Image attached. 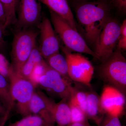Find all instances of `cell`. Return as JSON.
Wrapping results in <instances>:
<instances>
[{
    "label": "cell",
    "mask_w": 126,
    "mask_h": 126,
    "mask_svg": "<svg viewBox=\"0 0 126 126\" xmlns=\"http://www.w3.org/2000/svg\"><path fill=\"white\" fill-rule=\"evenodd\" d=\"M38 85L50 94L61 99L69 100L74 88L70 82L65 79L48 65L45 73L39 79Z\"/></svg>",
    "instance_id": "8"
},
{
    "label": "cell",
    "mask_w": 126,
    "mask_h": 126,
    "mask_svg": "<svg viewBox=\"0 0 126 126\" xmlns=\"http://www.w3.org/2000/svg\"><path fill=\"white\" fill-rule=\"evenodd\" d=\"M118 48L119 49H126V20H124L120 26V35L118 42Z\"/></svg>",
    "instance_id": "25"
},
{
    "label": "cell",
    "mask_w": 126,
    "mask_h": 126,
    "mask_svg": "<svg viewBox=\"0 0 126 126\" xmlns=\"http://www.w3.org/2000/svg\"><path fill=\"white\" fill-rule=\"evenodd\" d=\"M68 102L71 113V122L73 123L83 122L85 118V113L72 102L68 100Z\"/></svg>",
    "instance_id": "22"
},
{
    "label": "cell",
    "mask_w": 126,
    "mask_h": 126,
    "mask_svg": "<svg viewBox=\"0 0 126 126\" xmlns=\"http://www.w3.org/2000/svg\"><path fill=\"white\" fill-rule=\"evenodd\" d=\"M39 28L40 44L39 49L43 58L47 59L51 55L59 52V43L52 23L47 17L43 18Z\"/></svg>",
    "instance_id": "9"
},
{
    "label": "cell",
    "mask_w": 126,
    "mask_h": 126,
    "mask_svg": "<svg viewBox=\"0 0 126 126\" xmlns=\"http://www.w3.org/2000/svg\"><path fill=\"white\" fill-rule=\"evenodd\" d=\"M99 76L108 85L126 94V60L118 48L98 69Z\"/></svg>",
    "instance_id": "2"
},
{
    "label": "cell",
    "mask_w": 126,
    "mask_h": 126,
    "mask_svg": "<svg viewBox=\"0 0 126 126\" xmlns=\"http://www.w3.org/2000/svg\"><path fill=\"white\" fill-rule=\"evenodd\" d=\"M113 5L117 7L119 11H126V0H113Z\"/></svg>",
    "instance_id": "27"
},
{
    "label": "cell",
    "mask_w": 126,
    "mask_h": 126,
    "mask_svg": "<svg viewBox=\"0 0 126 126\" xmlns=\"http://www.w3.org/2000/svg\"><path fill=\"white\" fill-rule=\"evenodd\" d=\"M43 58L36 46L17 74L21 77L29 79L35 66L44 61Z\"/></svg>",
    "instance_id": "16"
},
{
    "label": "cell",
    "mask_w": 126,
    "mask_h": 126,
    "mask_svg": "<svg viewBox=\"0 0 126 126\" xmlns=\"http://www.w3.org/2000/svg\"><path fill=\"white\" fill-rule=\"evenodd\" d=\"M31 112L38 115L41 118L47 121L54 118L47 101V96L41 92H34L30 104Z\"/></svg>",
    "instance_id": "13"
},
{
    "label": "cell",
    "mask_w": 126,
    "mask_h": 126,
    "mask_svg": "<svg viewBox=\"0 0 126 126\" xmlns=\"http://www.w3.org/2000/svg\"><path fill=\"white\" fill-rule=\"evenodd\" d=\"M69 100L78 106L85 113L87 93L77 90L74 87Z\"/></svg>",
    "instance_id": "20"
},
{
    "label": "cell",
    "mask_w": 126,
    "mask_h": 126,
    "mask_svg": "<svg viewBox=\"0 0 126 126\" xmlns=\"http://www.w3.org/2000/svg\"><path fill=\"white\" fill-rule=\"evenodd\" d=\"M70 126H85L82 122L74 123Z\"/></svg>",
    "instance_id": "31"
},
{
    "label": "cell",
    "mask_w": 126,
    "mask_h": 126,
    "mask_svg": "<svg viewBox=\"0 0 126 126\" xmlns=\"http://www.w3.org/2000/svg\"><path fill=\"white\" fill-rule=\"evenodd\" d=\"M8 80L10 81V92L14 102H16V107L22 115L30 113V104L35 92V86L29 79L21 77L14 69Z\"/></svg>",
    "instance_id": "5"
},
{
    "label": "cell",
    "mask_w": 126,
    "mask_h": 126,
    "mask_svg": "<svg viewBox=\"0 0 126 126\" xmlns=\"http://www.w3.org/2000/svg\"><path fill=\"white\" fill-rule=\"evenodd\" d=\"M7 114L5 115L4 113H3L0 110V117L4 116H6V115H7Z\"/></svg>",
    "instance_id": "33"
},
{
    "label": "cell",
    "mask_w": 126,
    "mask_h": 126,
    "mask_svg": "<svg viewBox=\"0 0 126 126\" xmlns=\"http://www.w3.org/2000/svg\"><path fill=\"white\" fill-rule=\"evenodd\" d=\"M68 99H63L61 101L52 104L51 111L54 118L61 126H65L71 122V113Z\"/></svg>",
    "instance_id": "14"
},
{
    "label": "cell",
    "mask_w": 126,
    "mask_h": 126,
    "mask_svg": "<svg viewBox=\"0 0 126 126\" xmlns=\"http://www.w3.org/2000/svg\"><path fill=\"white\" fill-rule=\"evenodd\" d=\"M38 35L34 31L24 30L18 32L14 36L12 48L11 65L17 73L36 46Z\"/></svg>",
    "instance_id": "4"
},
{
    "label": "cell",
    "mask_w": 126,
    "mask_h": 126,
    "mask_svg": "<svg viewBox=\"0 0 126 126\" xmlns=\"http://www.w3.org/2000/svg\"><path fill=\"white\" fill-rule=\"evenodd\" d=\"M48 65L47 63L44 61L36 64L32 70L29 79L35 87L38 85L39 79L45 73Z\"/></svg>",
    "instance_id": "21"
},
{
    "label": "cell",
    "mask_w": 126,
    "mask_h": 126,
    "mask_svg": "<svg viewBox=\"0 0 126 126\" xmlns=\"http://www.w3.org/2000/svg\"><path fill=\"white\" fill-rule=\"evenodd\" d=\"M94 0H74V2H83V1H89ZM111 2L112 4L113 5V0H109Z\"/></svg>",
    "instance_id": "32"
},
{
    "label": "cell",
    "mask_w": 126,
    "mask_h": 126,
    "mask_svg": "<svg viewBox=\"0 0 126 126\" xmlns=\"http://www.w3.org/2000/svg\"><path fill=\"white\" fill-rule=\"evenodd\" d=\"M7 115L4 116L0 117V126H3L7 117Z\"/></svg>",
    "instance_id": "30"
},
{
    "label": "cell",
    "mask_w": 126,
    "mask_h": 126,
    "mask_svg": "<svg viewBox=\"0 0 126 126\" xmlns=\"http://www.w3.org/2000/svg\"><path fill=\"white\" fill-rule=\"evenodd\" d=\"M0 99L8 110L14 107L15 102L10 92V84L7 79L0 74Z\"/></svg>",
    "instance_id": "19"
},
{
    "label": "cell",
    "mask_w": 126,
    "mask_h": 126,
    "mask_svg": "<svg viewBox=\"0 0 126 126\" xmlns=\"http://www.w3.org/2000/svg\"><path fill=\"white\" fill-rule=\"evenodd\" d=\"M100 98L104 111L110 116L117 117L123 111L126 104V96L116 88L106 85Z\"/></svg>",
    "instance_id": "10"
},
{
    "label": "cell",
    "mask_w": 126,
    "mask_h": 126,
    "mask_svg": "<svg viewBox=\"0 0 126 126\" xmlns=\"http://www.w3.org/2000/svg\"><path fill=\"white\" fill-rule=\"evenodd\" d=\"M4 30L2 26L0 24V48L3 47L4 45L5 41L3 37Z\"/></svg>",
    "instance_id": "29"
},
{
    "label": "cell",
    "mask_w": 126,
    "mask_h": 126,
    "mask_svg": "<svg viewBox=\"0 0 126 126\" xmlns=\"http://www.w3.org/2000/svg\"><path fill=\"white\" fill-rule=\"evenodd\" d=\"M51 22L55 32L63 41L65 47L70 51L83 53L94 57V51L78 31L74 29L60 16L49 10Z\"/></svg>",
    "instance_id": "3"
},
{
    "label": "cell",
    "mask_w": 126,
    "mask_h": 126,
    "mask_svg": "<svg viewBox=\"0 0 126 126\" xmlns=\"http://www.w3.org/2000/svg\"><path fill=\"white\" fill-rule=\"evenodd\" d=\"M103 126H121L118 117L111 116L104 123Z\"/></svg>",
    "instance_id": "26"
},
{
    "label": "cell",
    "mask_w": 126,
    "mask_h": 126,
    "mask_svg": "<svg viewBox=\"0 0 126 126\" xmlns=\"http://www.w3.org/2000/svg\"><path fill=\"white\" fill-rule=\"evenodd\" d=\"M14 69L7 59L3 54L0 53V74L7 80L10 74Z\"/></svg>",
    "instance_id": "24"
},
{
    "label": "cell",
    "mask_w": 126,
    "mask_h": 126,
    "mask_svg": "<svg viewBox=\"0 0 126 126\" xmlns=\"http://www.w3.org/2000/svg\"><path fill=\"white\" fill-rule=\"evenodd\" d=\"M47 63L50 68L59 73L65 79L70 82L68 74L67 61L65 56L60 53H56L47 59Z\"/></svg>",
    "instance_id": "15"
},
{
    "label": "cell",
    "mask_w": 126,
    "mask_h": 126,
    "mask_svg": "<svg viewBox=\"0 0 126 126\" xmlns=\"http://www.w3.org/2000/svg\"><path fill=\"white\" fill-rule=\"evenodd\" d=\"M43 123L42 118L37 116H29L11 126H41Z\"/></svg>",
    "instance_id": "23"
},
{
    "label": "cell",
    "mask_w": 126,
    "mask_h": 126,
    "mask_svg": "<svg viewBox=\"0 0 126 126\" xmlns=\"http://www.w3.org/2000/svg\"><path fill=\"white\" fill-rule=\"evenodd\" d=\"M5 21L6 16L4 10L2 3L0 1V24L2 26L3 29Z\"/></svg>",
    "instance_id": "28"
},
{
    "label": "cell",
    "mask_w": 126,
    "mask_h": 126,
    "mask_svg": "<svg viewBox=\"0 0 126 126\" xmlns=\"http://www.w3.org/2000/svg\"><path fill=\"white\" fill-rule=\"evenodd\" d=\"M49 10L60 16L75 30L78 31L77 23L67 0H38Z\"/></svg>",
    "instance_id": "12"
},
{
    "label": "cell",
    "mask_w": 126,
    "mask_h": 126,
    "mask_svg": "<svg viewBox=\"0 0 126 126\" xmlns=\"http://www.w3.org/2000/svg\"><path fill=\"white\" fill-rule=\"evenodd\" d=\"M62 50L67 61L68 74L70 79L90 86L94 71L91 62L81 54L72 53L65 47H62Z\"/></svg>",
    "instance_id": "6"
},
{
    "label": "cell",
    "mask_w": 126,
    "mask_h": 126,
    "mask_svg": "<svg viewBox=\"0 0 126 126\" xmlns=\"http://www.w3.org/2000/svg\"><path fill=\"white\" fill-rule=\"evenodd\" d=\"M104 111L102 108L100 96L94 92L87 93V102L85 113L90 117H96Z\"/></svg>",
    "instance_id": "17"
},
{
    "label": "cell",
    "mask_w": 126,
    "mask_h": 126,
    "mask_svg": "<svg viewBox=\"0 0 126 126\" xmlns=\"http://www.w3.org/2000/svg\"><path fill=\"white\" fill-rule=\"evenodd\" d=\"M18 25L23 28L36 24L41 16V6L36 0H19Z\"/></svg>",
    "instance_id": "11"
},
{
    "label": "cell",
    "mask_w": 126,
    "mask_h": 126,
    "mask_svg": "<svg viewBox=\"0 0 126 126\" xmlns=\"http://www.w3.org/2000/svg\"><path fill=\"white\" fill-rule=\"evenodd\" d=\"M78 21L86 41L95 48L99 35L110 20L112 4L109 0L75 2Z\"/></svg>",
    "instance_id": "1"
},
{
    "label": "cell",
    "mask_w": 126,
    "mask_h": 126,
    "mask_svg": "<svg viewBox=\"0 0 126 126\" xmlns=\"http://www.w3.org/2000/svg\"><path fill=\"white\" fill-rule=\"evenodd\" d=\"M111 19L103 29L94 51V58L101 63L112 54L120 36L121 25Z\"/></svg>",
    "instance_id": "7"
},
{
    "label": "cell",
    "mask_w": 126,
    "mask_h": 126,
    "mask_svg": "<svg viewBox=\"0 0 126 126\" xmlns=\"http://www.w3.org/2000/svg\"><path fill=\"white\" fill-rule=\"evenodd\" d=\"M2 3L5 14L6 21L4 30L15 23L17 21L16 10L19 0H0Z\"/></svg>",
    "instance_id": "18"
}]
</instances>
